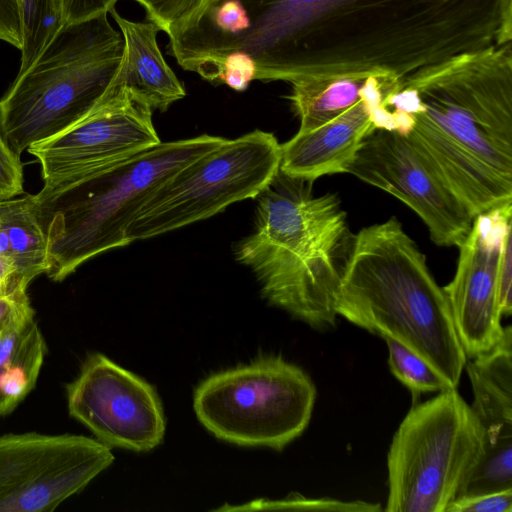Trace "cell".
<instances>
[{
  "instance_id": "obj_22",
  "label": "cell",
  "mask_w": 512,
  "mask_h": 512,
  "mask_svg": "<svg viewBox=\"0 0 512 512\" xmlns=\"http://www.w3.org/2000/svg\"><path fill=\"white\" fill-rule=\"evenodd\" d=\"M388 348V364L391 373L416 399L422 393L441 392L451 389L449 383L423 358L399 341L383 338Z\"/></svg>"
},
{
  "instance_id": "obj_13",
  "label": "cell",
  "mask_w": 512,
  "mask_h": 512,
  "mask_svg": "<svg viewBox=\"0 0 512 512\" xmlns=\"http://www.w3.org/2000/svg\"><path fill=\"white\" fill-rule=\"evenodd\" d=\"M152 111L131 90L112 83L89 113L27 151L39 162L44 184L71 178L160 143Z\"/></svg>"
},
{
  "instance_id": "obj_16",
  "label": "cell",
  "mask_w": 512,
  "mask_h": 512,
  "mask_svg": "<svg viewBox=\"0 0 512 512\" xmlns=\"http://www.w3.org/2000/svg\"><path fill=\"white\" fill-rule=\"evenodd\" d=\"M395 88L361 100L315 128L298 130L281 144L280 171L313 182L324 175L345 173L363 139L374 128L383 127L384 101Z\"/></svg>"
},
{
  "instance_id": "obj_20",
  "label": "cell",
  "mask_w": 512,
  "mask_h": 512,
  "mask_svg": "<svg viewBox=\"0 0 512 512\" xmlns=\"http://www.w3.org/2000/svg\"><path fill=\"white\" fill-rule=\"evenodd\" d=\"M46 352L34 315L0 334V416L12 412L35 387Z\"/></svg>"
},
{
  "instance_id": "obj_33",
  "label": "cell",
  "mask_w": 512,
  "mask_h": 512,
  "mask_svg": "<svg viewBox=\"0 0 512 512\" xmlns=\"http://www.w3.org/2000/svg\"><path fill=\"white\" fill-rule=\"evenodd\" d=\"M220 1H222V0H209L207 10H208L210 7H212V6L216 5L217 3H219ZM207 10H206V11H207Z\"/></svg>"
},
{
  "instance_id": "obj_32",
  "label": "cell",
  "mask_w": 512,
  "mask_h": 512,
  "mask_svg": "<svg viewBox=\"0 0 512 512\" xmlns=\"http://www.w3.org/2000/svg\"><path fill=\"white\" fill-rule=\"evenodd\" d=\"M508 43H512V0H503L494 44L501 46Z\"/></svg>"
},
{
  "instance_id": "obj_10",
  "label": "cell",
  "mask_w": 512,
  "mask_h": 512,
  "mask_svg": "<svg viewBox=\"0 0 512 512\" xmlns=\"http://www.w3.org/2000/svg\"><path fill=\"white\" fill-rule=\"evenodd\" d=\"M114 461L109 446L82 435L0 436V512H47Z\"/></svg>"
},
{
  "instance_id": "obj_6",
  "label": "cell",
  "mask_w": 512,
  "mask_h": 512,
  "mask_svg": "<svg viewBox=\"0 0 512 512\" xmlns=\"http://www.w3.org/2000/svg\"><path fill=\"white\" fill-rule=\"evenodd\" d=\"M123 48L108 14L63 26L0 99V125L14 151L21 155L89 113L110 88Z\"/></svg>"
},
{
  "instance_id": "obj_4",
  "label": "cell",
  "mask_w": 512,
  "mask_h": 512,
  "mask_svg": "<svg viewBox=\"0 0 512 512\" xmlns=\"http://www.w3.org/2000/svg\"><path fill=\"white\" fill-rule=\"evenodd\" d=\"M336 312L370 333L407 346L457 388L468 358L446 293L396 217L355 233Z\"/></svg>"
},
{
  "instance_id": "obj_26",
  "label": "cell",
  "mask_w": 512,
  "mask_h": 512,
  "mask_svg": "<svg viewBox=\"0 0 512 512\" xmlns=\"http://www.w3.org/2000/svg\"><path fill=\"white\" fill-rule=\"evenodd\" d=\"M23 165L8 143L0 125V201L9 200L24 193Z\"/></svg>"
},
{
  "instance_id": "obj_27",
  "label": "cell",
  "mask_w": 512,
  "mask_h": 512,
  "mask_svg": "<svg viewBox=\"0 0 512 512\" xmlns=\"http://www.w3.org/2000/svg\"><path fill=\"white\" fill-rule=\"evenodd\" d=\"M118 0H56L63 26L109 14Z\"/></svg>"
},
{
  "instance_id": "obj_31",
  "label": "cell",
  "mask_w": 512,
  "mask_h": 512,
  "mask_svg": "<svg viewBox=\"0 0 512 512\" xmlns=\"http://www.w3.org/2000/svg\"><path fill=\"white\" fill-rule=\"evenodd\" d=\"M0 41L21 50L22 31L17 0H0Z\"/></svg>"
},
{
  "instance_id": "obj_30",
  "label": "cell",
  "mask_w": 512,
  "mask_h": 512,
  "mask_svg": "<svg viewBox=\"0 0 512 512\" xmlns=\"http://www.w3.org/2000/svg\"><path fill=\"white\" fill-rule=\"evenodd\" d=\"M499 307L502 316L512 313V229L508 230L501 245L498 262Z\"/></svg>"
},
{
  "instance_id": "obj_23",
  "label": "cell",
  "mask_w": 512,
  "mask_h": 512,
  "mask_svg": "<svg viewBox=\"0 0 512 512\" xmlns=\"http://www.w3.org/2000/svg\"><path fill=\"white\" fill-rule=\"evenodd\" d=\"M146 11L147 19L164 31L169 40L196 26L209 0H134Z\"/></svg>"
},
{
  "instance_id": "obj_15",
  "label": "cell",
  "mask_w": 512,
  "mask_h": 512,
  "mask_svg": "<svg viewBox=\"0 0 512 512\" xmlns=\"http://www.w3.org/2000/svg\"><path fill=\"white\" fill-rule=\"evenodd\" d=\"M471 411L482 432V453L455 499L512 489V328L465 365ZM454 499V500H455Z\"/></svg>"
},
{
  "instance_id": "obj_1",
  "label": "cell",
  "mask_w": 512,
  "mask_h": 512,
  "mask_svg": "<svg viewBox=\"0 0 512 512\" xmlns=\"http://www.w3.org/2000/svg\"><path fill=\"white\" fill-rule=\"evenodd\" d=\"M249 28L203 27L196 58L215 67L233 51L256 62V80L385 72L403 77L495 42L503 0H239Z\"/></svg>"
},
{
  "instance_id": "obj_5",
  "label": "cell",
  "mask_w": 512,
  "mask_h": 512,
  "mask_svg": "<svg viewBox=\"0 0 512 512\" xmlns=\"http://www.w3.org/2000/svg\"><path fill=\"white\" fill-rule=\"evenodd\" d=\"M226 139L200 135L155 146L86 173L44 184L32 195L48 241L53 281L109 250L127 246L130 224L168 177Z\"/></svg>"
},
{
  "instance_id": "obj_12",
  "label": "cell",
  "mask_w": 512,
  "mask_h": 512,
  "mask_svg": "<svg viewBox=\"0 0 512 512\" xmlns=\"http://www.w3.org/2000/svg\"><path fill=\"white\" fill-rule=\"evenodd\" d=\"M69 414L109 447L148 452L166 421L155 388L101 353H91L66 385Z\"/></svg>"
},
{
  "instance_id": "obj_21",
  "label": "cell",
  "mask_w": 512,
  "mask_h": 512,
  "mask_svg": "<svg viewBox=\"0 0 512 512\" xmlns=\"http://www.w3.org/2000/svg\"><path fill=\"white\" fill-rule=\"evenodd\" d=\"M22 47L18 73L27 70L63 27L56 0H17Z\"/></svg>"
},
{
  "instance_id": "obj_8",
  "label": "cell",
  "mask_w": 512,
  "mask_h": 512,
  "mask_svg": "<svg viewBox=\"0 0 512 512\" xmlns=\"http://www.w3.org/2000/svg\"><path fill=\"white\" fill-rule=\"evenodd\" d=\"M316 394L302 368L264 355L209 375L194 391L193 408L220 440L281 451L307 428Z\"/></svg>"
},
{
  "instance_id": "obj_28",
  "label": "cell",
  "mask_w": 512,
  "mask_h": 512,
  "mask_svg": "<svg viewBox=\"0 0 512 512\" xmlns=\"http://www.w3.org/2000/svg\"><path fill=\"white\" fill-rule=\"evenodd\" d=\"M445 512H512V489L455 499Z\"/></svg>"
},
{
  "instance_id": "obj_7",
  "label": "cell",
  "mask_w": 512,
  "mask_h": 512,
  "mask_svg": "<svg viewBox=\"0 0 512 512\" xmlns=\"http://www.w3.org/2000/svg\"><path fill=\"white\" fill-rule=\"evenodd\" d=\"M482 432L457 388L415 404L387 455L388 512H445L476 467Z\"/></svg>"
},
{
  "instance_id": "obj_19",
  "label": "cell",
  "mask_w": 512,
  "mask_h": 512,
  "mask_svg": "<svg viewBox=\"0 0 512 512\" xmlns=\"http://www.w3.org/2000/svg\"><path fill=\"white\" fill-rule=\"evenodd\" d=\"M400 77L385 72H358L305 77L291 82L289 95L299 130L315 128L361 100L390 91Z\"/></svg>"
},
{
  "instance_id": "obj_18",
  "label": "cell",
  "mask_w": 512,
  "mask_h": 512,
  "mask_svg": "<svg viewBox=\"0 0 512 512\" xmlns=\"http://www.w3.org/2000/svg\"><path fill=\"white\" fill-rule=\"evenodd\" d=\"M48 269L47 236L32 195L0 201V293L27 290Z\"/></svg>"
},
{
  "instance_id": "obj_14",
  "label": "cell",
  "mask_w": 512,
  "mask_h": 512,
  "mask_svg": "<svg viewBox=\"0 0 512 512\" xmlns=\"http://www.w3.org/2000/svg\"><path fill=\"white\" fill-rule=\"evenodd\" d=\"M510 229L512 201L477 215L458 246L455 275L443 287L458 338L470 359L491 350L503 335L498 262Z\"/></svg>"
},
{
  "instance_id": "obj_2",
  "label": "cell",
  "mask_w": 512,
  "mask_h": 512,
  "mask_svg": "<svg viewBox=\"0 0 512 512\" xmlns=\"http://www.w3.org/2000/svg\"><path fill=\"white\" fill-rule=\"evenodd\" d=\"M384 103L474 217L512 201V43L419 68Z\"/></svg>"
},
{
  "instance_id": "obj_3",
  "label": "cell",
  "mask_w": 512,
  "mask_h": 512,
  "mask_svg": "<svg viewBox=\"0 0 512 512\" xmlns=\"http://www.w3.org/2000/svg\"><path fill=\"white\" fill-rule=\"evenodd\" d=\"M252 232L234 248L269 304L317 330L336 326V299L355 233L335 193L280 170L256 197Z\"/></svg>"
},
{
  "instance_id": "obj_17",
  "label": "cell",
  "mask_w": 512,
  "mask_h": 512,
  "mask_svg": "<svg viewBox=\"0 0 512 512\" xmlns=\"http://www.w3.org/2000/svg\"><path fill=\"white\" fill-rule=\"evenodd\" d=\"M124 41L123 56L113 84L124 86L146 102L152 110L166 111L182 99L186 91L167 64L157 43L160 29L148 19L134 21L109 11Z\"/></svg>"
},
{
  "instance_id": "obj_9",
  "label": "cell",
  "mask_w": 512,
  "mask_h": 512,
  "mask_svg": "<svg viewBox=\"0 0 512 512\" xmlns=\"http://www.w3.org/2000/svg\"><path fill=\"white\" fill-rule=\"evenodd\" d=\"M281 144L255 130L226 139L186 164L147 198L129 226L130 243L205 220L228 206L256 198L280 170Z\"/></svg>"
},
{
  "instance_id": "obj_29",
  "label": "cell",
  "mask_w": 512,
  "mask_h": 512,
  "mask_svg": "<svg viewBox=\"0 0 512 512\" xmlns=\"http://www.w3.org/2000/svg\"><path fill=\"white\" fill-rule=\"evenodd\" d=\"M33 315L27 290L0 293V334Z\"/></svg>"
},
{
  "instance_id": "obj_24",
  "label": "cell",
  "mask_w": 512,
  "mask_h": 512,
  "mask_svg": "<svg viewBox=\"0 0 512 512\" xmlns=\"http://www.w3.org/2000/svg\"><path fill=\"white\" fill-rule=\"evenodd\" d=\"M257 66L252 56L244 51L226 54L216 66L210 82L219 81L231 89L242 92L256 80Z\"/></svg>"
},
{
  "instance_id": "obj_11",
  "label": "cell",
  "mask_w": 512,
  "mask_h": 512,
  "mask_svg": "<svg viewBox=\"0 0 512 512\" xmlns=\"http://www.w3.org/2000/svg\"><path fill=\"white\" fill-rule=\"evenodd\" d=\"M345 173L401 200L438 246H459L474 216L430 162L401 133L374 128Z\"/></svg>"
},
{
  "instance_id": "obj_25",
  "label": "cell",
  "mask_w": 512,
  "mask_h": 512,
  "mask_svg": "<svg viewBox=\"0 0 512 512\" xmlns=\"http://www.w3.org/2000/svg\"><path fill=\"white\" fill-rule=\"evenodd\" d=\"M249 23L246 9L239 0H222L210 7L197 25L233 36L246 31Z\"/></svg>"
}]
</instances>
